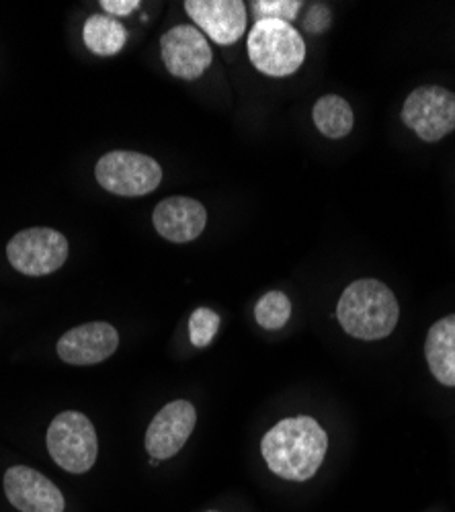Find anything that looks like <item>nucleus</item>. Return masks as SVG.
Here are the masks:
<instances>
[{
    "instance_id": "1",
    "label": "nucleus",
    "mask_w": 455,
    "mask_h": 512,
    "mask_svg": "<svg viewBox=\"0 0 455 512\" xmlns=\"http://www.w3.org/2000/svg\"><path fill=\"white\" fill-rule=\"evenodd\" d=\"M261 453L275 476L308 482L326 459L328 435L312 416L283 418L263 437Z\"/></svg>"
},
{
    "instance_id": "2",
    "label": "nucleus",
    "mask_w": 455,
    "mask_h": 512,
    "mask_svg": "<svg viewBox=\"0 0 455 512\" xmlns=\"http://www.w3.org/2000/svg\"><path fill=\"white\" fill-rule=\"evenodd\" d=\"M400 318V306L394 291L378 279L353 281L337 304L341 328L357 340L388 338Z\"/></svg>"
},
{
    "instance_id": "3",
    "label": "nucleus",
    "mask_w": 455,
    "mask_h": 512,
    "mask_svg": "<svg viewBox=\"0 0 455 512\" xmlns=\"http://www.w3.org/2000/svg\"><path fill=\"white\" fill-rule=\"evenodd\" d=\"M248 58L261 74L283 78L304 64L306 41L294 25L263 19L248 33Z\"/></svg>"
},
{
    "instance_id": "4",
    "label": "nucleus",
    "mask_w": 455,
    "mask_h": 512,
    "mask_svg": "<svg viewBox=\"0 0 455 512\" xmlns=\"http://www.w3.org/2000/svg\"><path fill=\"white\" fill-rule=\"evenodd\" d=\"M46 443L52 459L70 474H87L99 455L93 422L74 410H66L52 420Z\"/></svg>"
},
{
    "instance_id": "5",
    "label": "nucleus",
    "mask_w": 455,
    "mask_h": 512,
    "mask_svg": "<svg viewBox=\"0 0 455 512\" xmlns=\"http://www.w3.org/2000/svg\"><path fill=\"white\" fill-rule=\"evenodd\" d=\"M97 183L119 197H142L162 183L160 164L146 154L115 150L105 154L95 168Z\"/></svg>"
},
{
    "instance_id": "6",
    "label": "nucleus",
    "mask_w": 455,
    "mask_h": 512,
    "mask_svg": "<svg viewBox=\"0 0 455 512\" xmlns=\"http://www.w3.org/2000/svg\"><path fill=\"white\" fill-rule=\"evenodd\" d=\"M7 259L15 271L27 277H44L66 263L68 240L52 228H29L9 240Z\"/></svg>"
},
{
    "instance_id": "7",
    "label": "nucleus",
    "mask_w": 455,
    "mask_h": 512,
    "mask_svg": "<svg viewBox=\"0 0 455 512\" xmlns=\"http://www.w3.org/2000/svg\"><path fill=\"white\" fill-rule=\"evenodd\" d=\"M402 121L423 142H441L455 130V93L443 87L415 89L404 101Z\"/></svg>"
},
{
    "instance_id": "8",
    "label": "nucleus",
    "mask_w": 455,
    "mask_h": 512,
    "mask_svg": "<svg viewBox=\"0 0 455 512\" xmlns=\"http://www.w3.org/2000/svg\"><path fill=\"white\" fill-rule=\"evenodd\" d=\"M160 54L167 70L181 80H197L214 62L210 41L195 25H177L164 33Z\"/></svg>"
},
{
    "instance_id": "9",
    "label": "nucleus",
    "mask_w": 455,
    "mask_h": 512,
    "mask_svg": "<svg viewBox=\"0 0 455 512\" xmlns=\"http://www.w3.org/2000/svg\"><path fill=\"white\" fill-rule=\"evenodd\" d=\"M195 424L197 412L191 402L175 400L167 404L152 418L146 431L144 447L148 455L156 461L175 457L189 441L191 433L195 431Z\"/></svg>"
},
{
    "instance_id": "10",
    "label": "nucleus",
    "mask_w": 455,
    "mask_h": 512,
    "mask_svg": "<svg viewBox=\"0 0 455 512\" xmlns=\"http://www.w3.org/2000/svg\"><path fill=\"white\" fill-rule=\"evenodd\" d=\"M5 494L21 512H64L66 500L60 488L27 465H13L5 472Z\"/></svg>"
},
{
    "instance_id": "11",
    "label": "nucleus",
    "mask_w": 455,
    "mask_h": 512,
    "mask_svg": "<svg viewBox=\"0 0 455 512\" xmlns=\"http://www.w3.org/2000/svg\"><path fill=\"white\" fill-rule=\"evenodd\" d=\"M183 7L195 27L218 46H234L246 31V7L240 0H187Z\"/></svg>"
},
{
    "instance_id": "12",
    "label": "nucleus",
    "mask_w": 455,
    "mask_h": 512,
    "mask_svg": "<svg viewBox=\"0 0 455 512\" xmlns=\"http://www.w3.org/2000/svg\"><path fill=\"white\" fill-rule=\"evenodd\" d=\"M119 347V334L107 322H89L68 330L58 340V357L76 367L97 365L109 359Z\"/></svg>"
},
{
    "instance_id": "13",
    "label": "nucleus",
    "mask_w": 455,
    "mask_h": 512,
    "mask_svg": "<svg viewBox=\"0 0 455 512\" xmlns=\"http://www.w3.org/2000/svg\"><path fill=\"white\" fill-rule=\"evenodd\" d=\"M152 222L164 240L185 244L201 236L208 224V211L197 199L169 197L156 205Z\"/></svg>"
},
{
    "instance_id": "14",
    "label": "nucleus",
    "mask_w": 455,
    "mask_h": 512,
    "mask_svg": "<svg viewBox=\"0 0 455 512\" xmlns=\"http://www.w3.org/2000/svg\"><path fill=\"white\" fill-rule=\"evenodd\" d=\"M425 357L437 383L445 388H455V314L439 318L429 328Z\"/></svg>"
},
{
    "instance_id": "15",
    "label": "nucleus",
    "mask_w": 455,
    "mask_h": 512,
    "mask_svg": "<svg viewBox=\"0 0 455 512\" xmlns=\"http://www.w3.org/2000/svg\"><path fill=\"white\" fill-rule=\"evenodd\" d=\"M312 119L316 130L330 140H341L349 136L355 125L351 105L339 95L320 97L312 109Z\"/></svg>"
},
{
    "instance_id": "16",
    "label": "nucleus",
    "mask_w": 455,
    "mask_h": 512,
    "mask_svg": "<svg viewBox=\"0 0 455 512\" xmlns=\"http://www.w3.org/2000/svg\"><path fill=\"white\" fill-rule=\"evenodd\" d=\"M85 46L97 56H115L128 41V31L117 19L105 15H93L82 29Z\"/></svg>"
},
{
    "instance_id": "17",
    "label": "nucleus",
    "mask_w": 455,
    "mask_h": 512,
    "mask_svg": "<svg viewBox=\"0 0 455 512\" xmlns=\"http://www.w3.org/2000/svg\"><path fill=\"white\" fill-rule=\"evenodd\" d=\"M292 318V302L283 291L265 293L255 306V320L265 330H281Z\"/></svg>"
},
{
    "instance_id": "18",
    "label": "nucleus",
    "mask_w": 455,
    "mask_h": 512,
    "mask_svg": "<svg viewBox=\"0 0 455 512\" xmlns=\"http://www.w3.org/2000/svg\"><path fill=\"white\" fill-rule=\"evenodd\" d=\"M220 316L212 308H197L189 318V338L195 349H205L212 345L220 330Z\"/></svg>"
},
{
    "instance_id": "19",
    "label": "nucleus",
    "mask_w": 455,
    "mask_h": 512,
    "mask_svg": "<svg viewBox=\"0 0 455 512\" xmlns=\"http://www.w3.org/2000/svg\"><path fill=\"white\" fill-rule=\"evenodd\" d=\"M251 7L257 21L275 19L292 25V21H296V17L300 15L304 3L302 0H255Z\"/></svg>"
},
{
    "instance_id": "20",
    "label": "nucleus",
    "mask_w": 455,
    "mask_h": 512,
    "mask_svg": "<svg viewBox=\"0 0 455 512\" xmlns=\"http://www.w3.org/2000/svg\"><path fill=\"white\" fill-rule=\"evenodd\" d=\"M330 9L326 5H312L304 19V29L310 33H324L330 27Z\"/></svg>"
},
{
    "instance_id": "21",
    "label": "nucleus",
    "mask_w": 455,
    "mask_h": 512,
    "mask_svg": "<svg viewBox=\"0 0 455 512\" xmlns=\"http://www.w3.org/2000/svg\"><path fill=\"white\" fill-rule=\"evenodd\" d=\"M101 7L117 17H126L140 7V0H101Z\"/></svg>"
},
{
    "instance_id": "22",
    "label": "nucleus",
    "mask_w": 455,
    "mask_h": 512,
    "mask_svg": "<svg viewBox=\"0 0 455 512\" xmlns=\"http://www.w3.org/2000/svg\"><path fill=\"white\" fill-rule=\"evenodd\" d=\"M208 512H218V510H208Z\"/></svg>"
}]
</instances>
